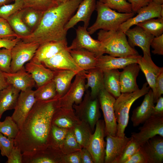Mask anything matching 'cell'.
<instances>
[{
    "label": "cell",
    "instance_id": "1",
    "mask_svg": "<svg viewBox=\"0 0 163 163\" xmlns=\"http://www.w3.org/2000/svg\"><path fill=\"white\" fill-rule=\"evenodd\" d=\"M36 101L14 139L23 155H30L51 145L50 131L59 98Z\"/></svg>",
    "mask_w": 163,
    "mask_h": 163
},
{
    "label": "cell",
    "instance_id": "2",
    "mask_svg": "<svg viewBox=\"0 0 163 163\" xmlns=\"http://www.w3.org/2000/svg\"><path fill=\"white\" fill-rule=\"evenodd\" d=\"M82 0H69L59 3L44 12L36 29L28 37L21 39L24 42L38 43L66 40L65 27Z\"/></svg>",
    "mask_w": 163,
    "mask_h": 163
},
{
    "label": "cell",
    "instance_id": "3",
    "mask_svg": "<svg viewBox=\"0 0 163 163\" xmlns=\"http://www.w3.org/2000/svg\"><path fill=\"white\" fill-rule=\"evenodd\" d=\"M97 35L98 40L102 44L104 54L118 57L139 55L129 44L124 32L119 30H100Z\"/></svg>",
    "mask_w": 163,
    "mask_h": 163
},
{
    "label": "cell",
    "instance_id": "4",
    "mask_svg": "<svg viewBox=\"0 0 163 163\" xmlns=\"http://www.w3.org/2000/svg\"><path fill=\"white\" fill-rule=\"evenodd\" d=\"M95 10L97 12L96 21L87 29L90 35L98 30L107 31L118 30L123 23L135 15L133 12H117L98 1L96 2Z\"/></svg>",
    "mask_w": 163,
    "mask_h": 163
},
{
    "label": "cell",
    "instance_id": "5",
    "mask_svg": "<svg viewBox=\"0 0 163 163\" xmlns=\"http://www.w3.org/2000/svg\"><path fill=\"white\" fill-rule=\"evenodd\" d=\"M148 85L145 82L141 89L132 92L121 93L116 98L114 107L117 124V136H125L124 132L128 123L131 107L136 100L148 93L150 88Z\"/></svg>",
    "mask_w": 163,
    "mask_h": 163
},
{
    "label": "cell",
    "instance_id": "6",
    "mask_svg": "<svg viewBox=\"0 0 163 163\" xmlns=\"http://www.w3.org/2000/svg\"><path fill=\"white\" fill-rule=\"evenodd\" d=\"M83 99L78 105L74 104L73 107L77 116L82 121L88 123L92 132L94 130L96 124L101 117L100 105L98 98L92 99L90 91L86 90Z\"/></svg>",
    "mask_w": 163,
    "mask_h": 163
},
{
    "label": "cell",
    "instance_id": "7",
    "mask_svg": "<svg viewBox=\"0 0 163 163\" xmlns=\"http://www.w3.org/2000/svg\"><path fill=\"white\" fill-rule=\"evenodd\" d=\"M86 71L81 70L77 73L73 82L66 93L59 99V107L72 109L73 105H78L83 99L86 91L85 78L84 73Z\"/></svg>",
    "mask_w": 163,
    "mask_h": 163
},
{
    "label": "cell",
    "instance_id": "8",
    "mask_svg": "<svg viewBox=\"0 0 163 163\" xmlns=\"http://www.w3.org/2000/svg\"><path fill=\"white\" fill-rule=\"evenodd\" d=\"M102 110L105 125V135L116 136L117 124L115 114L114 104L116 98L105 89L101 90L97 96Z\"/></svg>",
    "mask_w": 163,
    "mask_h": 163
},
{
    "label": "cell",
    "instance_id": "9",
    "mask_svg": "<svg viewBox=\"0 0 163 163\" xmlns=\"http://www.w3.org/2000/svg\"><path fill=\"white\" fill-rule=\"evenodd\" d=\"M39 46L38 43L24 42L21 39L19 41L11 50V72L17 71L31 60Z\"/></svg>",
    "mask_w": 163,
    "mask_h": 163
},
{
    "label": "cell",
    "instance_id": "10",
    "mask_svg": "<svg viewBox=\"0 0 163 163\" xmlns=\"http://www.w3.org/2000/svg\"><path fill=\"white\" fill-rule=\"evenodd\" d=\"M76 35L71 44L67 47L69 50L85 49L94 53L97 57L104 54L100 41L93 39L87 28L78 26L76 30Z\"/></svg>",
    "mask_w": 163,
    "mask_h": 163
},
{
    "label": "cell",
    "instance_id": "11",
    "mask_svg": "<svg viewBox=\"0 0 163 163\" xmlns=\"http://www.w3.org/2000/svg\"><path fill=\"white\" fill-rule=\"evenodd\" d=\"M105 125L104 120L97 122L87 149L91 153L94 162L104 163L106 142L104 141Z\"/></svg>",
    "mask_w": 163,
    "mask_h": 163
},
{
    "label": "cell",
    "instance_id": "12",
    "mask_svg": "<svg viewBox=\"0 0 163 163\" xmlns=\"http://www.w3.org/2000/svg\"><path fill=\"white\" fill-rule=\"evenodd\" d=\"M139 130L138 133H131V136L140 146L156 135L163 137V117L152 116L143 123Z\"/></svg>",
    "mask_w": 163,
    "mask_h": 163
},
{
    "label": "cell",
    "instance_id": "13",
    "mask_svg": "<svg viewBox=\"0 0 163 163\" xmlns=\"http://www.w3.org/2000/svg\"><path fill=\"white\" fill-rule=\"evenodd\" d=\"M136 15L127 20L120 26L119 29L124 32L134 25L154 18L163 17V5L152 2L139 9Z\"/></svg>",
    "mask_w": 163,
    "mask_h": 163
},
{
    "label": "cell",
    "instance_id": "14",
    "mask_svg": "<svg viewBox=\"0 0 163 163\" xmlns=\"http://www.w3.org/2000/svg\"><path fill=\"white\" fill-rule=\"evenodd\" d=\"M36 101L34 91L32 89L20 92L11 116L19 129Z\"/></svg>",
    "mask_w": 163,
    "mask_h": 163
},
{
    "label": "cell",
    "instance_id": "15",
    "mask_svg": "<svg viewBox=\"0 0 163 163\" xmlns=\"http://www.w3.org/2000/svg\"><path fill=\"white\" fill-rule=\"evenodd\" d=\"M42 63L53 71L66 70L78 72L82 70L75 63L67 48Z\"/></svg>",
    "mask_w": 163,
    "mask_h": 163
},
{
    "label": "cell",
    "instance_id": "16",
    "mask_svg": "<svg viewBox=\"0 0 163 163\" xmlns=\"http://www.w3.org/2000/svg\"><path fill=\"white\" fill-rule=\"evenodd\" d=\"M104 163H114L120 156L131 139L125 136L120 137L107 134Z\"/></svg>",
    "mask_w": 163,
    "mask_h": 163
},
{
    "label": "cell",
    "instance_id": "17",
    "mask_svg": "<svg viewBox=\"0 0 163 163\" xmlns=\"http://www.w3.org/2000/svg\"><path fill=\"white\" fill-rule=\"evenodd\" d=\"M128 37V42L132 48L135 46L140 47L143 53L151 56L150 47L151 42L155 37L140 27L136 25L124 32Z\"/></svg>",
    "mask_w": 163,
    "mask_h": 163
},
{
    "label": "cell",
    "instance_id": "18",
    "mask_svg": "<svg viewBox=\"0 0 163 163\" xmlns=\"http://www.w3.org/2000/svg\"><path fill=\"white\" fill-rule=\"evenodd\" d=\"M96 0H82L78 5L76 13L66 25L65 30L67 31L80 21H82L84 26L87 29L91 15L96 9Z\"/></svg>",
    "mask_w": 163,
    "mask_h": 163
},
{
    "label": "cell",
    "instance_id": "19",
    "mask_svg": "<svg viewBox=\"0 0 163 163\" xmlns=\"http://www.w3.org/2000/svg\"><path fill=\"white\" fill-rule=\"evenodd\" d=\"M148 163L163 162V137L157 135L150 139L140 146Z\"/></svg>",
    "mask_w": 163,
    "mask_h": 163
},
{
    "label": "cell",
    "instance_id": "20",
    "mask_svg": "<svg viewBox=\"0 0 163 163\" xmlns=\"http://www.w3.org/2000/svg\"><path fill=\"white\" fill-rule=\"evenodd\" d=\"M143 53V56H141L138 59L137 63L140 69L144 74L147 83L152 90L153 94L155 92L157 79L163 72V67L156 66L152 60L151 56Z\"/></svg>",
    "mask_w": 163,
    "mask_h": 163
},
{
    "label": "cell",
    "instance_id": "21",
    "mask_svg": "<svg viewBox=\"0 0 163 163\" xmlns=\"http://www.w3.org/2000/svg\"><path fill=\"white\" fill-rule=\"evenodd\" d=\"M140 55L124 57H114L103 55L97 57L96 68L103 72L112 69H123L132 63H137Z\"/></svg>",
    "mask_w": 163,
    "mask_h": 163
},
{
    "label": "cell",
    "instance_id": "22",
    "mask_svg": "<svg viewBox=\"0 0 163 163\" xmlns=\"http://www.w3.org/2000/svg\"><path fill=\"white\" fill-rule=\"evenodd\" d=\"M154 104L153 93L150 88L145 95L141 104L132 112L131 120L133 126L136 127L143 123L152 116Z\"/></svg>",
    "mask_w": 163,
    "mask_h": 163
},
{
    "label": "cell",
    "instance_id": "23",
    "mask_svg": "<svg viewBox=\"0 0 163 163\" xmlns=\"http://www.w3.org/2000/svg\"><path fill=\"white\" fill-rule=\"evenodd\" d=\"M140 69L137 63L130 64L120 72V81L121 93L132 92L139 89L136 78Z\"/></svg>",
    "mask_w": 163,
    "mask_h": 163
},
{
    "label": "cell",
    "instance_id": "24",
    "mask_svg": "<svg viewBox=\"0 0 163 163\" xmlns=\"http://www.w3.org/2000/svg\"><path fill=\"white\" fill-rule=\"evenodd\" d=\"M9 85H11L21 91L32 89L36 85L31 75L25 69L24 66L14 72H3Z\"/></svg>",
    "mask_w": 163,
    "mask_h": 163
},
{
    "label": "cell",
    "instance_id": "25",
    "mask_svg": "<svg viewBox=\"0 0 163 163\" xmlns=\"http://www.w3.org/2000/svg\"><path fill=\"white\" fill-rule=\"evenodd\" d=\"M68 47L66 40L44 43L40 45L31 60L36 62L42 63Z\"/></svg>",
    "mask_w": 163,
    "mask_h": 163
},
{
    "label": "cell",
    "instance_id": "26",
    "mask_svg": "<svg viewBox=\"0 0 163 163\" xmlns=\"http://www.w3.org/2000/svg\"><path fill=\"white\" fill-rule=\"evenodd\" d=\"M24 67L26 71L31 75L37 87L53 78L54 71L47 68L42 63L36 62L31 60Z\"/></svg>",
    "mask_w": 163,
    "mask_h": 163
},
{
    "label": "cell",
    "instance_id": "27",
    "mask_svg": "<svg viewBox=\"0 0 163 163\" xmlns=\"http://www.w3.org/2000/svg\"><path fill=\"white\" fill-rule=\"evenodd\" d=\"M87 83L85 84L86 90L90 88V94L92 99L97 97L100 91L104 89L103 72L96 68L87 71L84 73Z\"/></svg>",
    "mask_w": 163,
    "mask_h": 163
},
{
    "label": "cell",
    "instance_id": "28",
    "mask_svg": "<svg viewBox=\"0 0 163 163\" xmlns=\"http://www.w3.org/2000/svg\"><path fill=\"white\" fill-rule=\"evenodd\" d=\"M78 66L87 71L96 68L97 57L93 53L85 49L69 50Z\"/></svg>",
    "mask_w": 163,
    "mask_h": 163
},
{
    "label": "cell",
    "instance_id": "29",
    "mask_svg": "<svg viewBox=\"0 0 163 163\" xmlns=\"http://www.w3.org/2000/svg\"><path fill=\"white\" fill-rule=\"evenodd\" d=\"M56 147L50 145L30 155H23L22 163H55L59 161Z\"/></svg>",
    "mask_w": 163,
    "mask_h": 163
},
{
    "label": "cell",
    "instance_id": "30",
    "mask_svg": "<svg viewBox=\"0 0 163 163\" xmlns=\"http://www.w3.org/2000/svg\"><path fill=\"white\" fill-rule=\"evenodd\" d=\"M54 71L53 79L55 84L57 95L60 97L67 91L72 84V80L78 72L66 70Z\"/></svg>",
    "mask_w": 163,
    "mask_h": 163
},
{
    "label": "cell",
    "instance_id": "31",
    "mask_svg": "<svg viewBox=\"0 0 163 163\" xmlns=\"http://www.w3.org/2000/svg\"><path fill=\"white\" fill-rule=\"evenodd\" d=\"M21 91L11 85L0 91V115L14 109Z\"/></svg>",
    "mask_w": 163,
    "mask_h": 163
},
{
    "label": "cell",
    "instance_id": "32",
    "mask_svg": "<svg viewBox=\"0 0 163 163\" xmlns=\"http://www.w3.org/2000/svg\"><path fill=\"white\" fill-rule=\"evenodd\" d=\"M120 74L117 69L103 72L104 89L116 98L121 94Z\"/></svg>",
    "mask_w": 163,
    "mask_h": 163
},
{
    "label": "cell",
    "instance_id": "33",
    "mask_svg": "<svg viewBox=\"0 0 163 163\" xmlns=\"http://www.w3.org/2000/svg\"><path fill=\"white\" fill-rule=\"evenodd\" d=\"M22 19L32 33L39 25L44 12L26 7L21 10Z\"/></svg>",
    "mask_w": 163,
    "mask_h": 163
},
{
    "label": "cell",
    "instance_id": "34",
    "mask_svg": "<svg viewBox=\"0 0 163 163\" xmlns=\"http://www.w3.org/2000/svg\"><path fill=\"white\" fill-rule=\"evenodd\" d=\"M21 10L11 16L7 20L14 33L21 39L29 36L32 32L22 19Z\"/></svg>",
    "mask_w": 163,
    "mask_h": 163
},
{
    "label": "cell",
    "instance_id": "35",
    "mask_svg": "<svg viewBox=\"0 0 163 163\" xmlns=\"http://www.w3.org/2000/svg\"><path fill=\"white\" fill-rule=\"evenodd\" d=\"M74 135L78 143L83 148H87L92 135L89 125L81 121L73 127Z\"/></svg>",
    "mask_w": 163,
    "mask_h": 163
},
{
    "label": "cell",
    "instance_id": "36",
    "mask_svg": "<svg viewBox=\"0 0 163 163\" xmlns=\"http://www.w3.org/2000/svg\"><path fill=\"white\" fill-rule=\"evenodd\" d=\"M34 94L36 101H46L58 97L53 79L37 87Z\"/></svg>",
    "mask_w": 163,
    "mask_h": 163
},
{
    "label": "cell",
    "instance_id": "37",
    "mask_svg": "<svg viewBox=\"0 0 163 163\" xmlns=\"http://www.w3.org/2000/svg\"><path fill=\"white\" fill-rule=\"evenodd\" d=\"M136 25L155 37L163 34V17L152 18L138 23Z\"/></svg>",
    "mask_w": 163,
    "mask_h": 163
},
{
    "label": "cell",
    "instance_id": "38",
    "mask_svg": "<svg viewBox=\"0 0 163 163\" xmlns=\"http://www.w3.org/2000/svg\"><path fill=\"white\" fill-rule=\"evenodd\" d=\"M19 130L17 124L11 116H7L4 121H0V133L8 138L14 139Z\"/></svg>",
    "mask_w": 163,
    "mask_h": 163
},
{
    "label": "cell",
    "instance_id": "39",
    "mask_svg": "<svg viewBox=\"0 0 163 163\" xmlns=\"http://www.w3.org/2000/svg\"><path fill=\"white\" fill-rule=\"evenodd\" d=\"M24 8L29 7L44 12L59 3L57 0H23Z\"/></svg>",
    "mask_w": 163,
    "mask_h": 163
},
{
    "label": "cell",
    "instance_id": "40",
    "mask_svg": "<svg viewBox=\"0 0 163 163\" xmlns=\"http://www.w3.org/2000/svg\"><path fill=\"white\" fill-rule=\"evenodd\" d=\"M68 130V129L52 124L50 131L51 145L56 148L62 146Z\"/></svg>",
    "mask_w": 163,
    "mask_h": 163
},
{
    "label": "cell",
    "instance_id": "41",
    "mask_svg": "<svg viewBox=\"0 0 163 163\" xmlns=\"http://www.w3.org/2000/svg\"><path fill=\"white\" fill-rule=\"evenodd\" d=\"M110 8L119 12L129 13L133 12L131 5L126 0H98Z\"/></svg>",
    "mask_w": 163,
    "mask_h": 163
},
{
    "label": "cell",
    "instance_id": "42",
    "mask_svg": "<svg viewBox=\"0 0 163 163\" xmlns=\"http://www.w3.org/2000/svg\"><path fill=\"white\" fill-rule=\"evenodd\" d=\"M140 147V145L131 136V139L114 163H125L139 149Z\"/></svg>",
    "mask_w": 163,
    "mask_h": 163
},
{
    "label": "cell",
    "instance_id": "43",
    "mask_svg": "<svg viewBox=\"0 0 163 163\" xmlns=\"http://www.w3.org/2000/svg\"><path fill=\"white\" fill-rule=\"evenodd\" d=\"M14 3L3 5L0 7V18L7 19L24 8L23 0H14Z\"/></svg>",
    "mask_w": 163,
    "mask_h": 163
},
{
    "label": "cell",
    "instance_id": "44",
    "mask_svg": "<svg viewBox=\"0 0 163 163\" xmlns=\"http://www.w3.org/2000/svg\"><path fill=\"white\" fill-rule=\"evenodd\" d=\"M62 146L69 153L80 151L82 148L77 141L72 129L68 130Z\"/></svg>",
    "mask_w": 163,
    "mask_h": 163
},
{
    "label": "cell",
    "instance_id": "45",
    "mask_svg": "<svg viewBox=\"0 0 163 163\" xmlns=\"http://www.w3.org/2000/svg\"><path fill=\"white\" fill-rule=\"evenodd\" d=\"M57 110L53 115L52 124L63 128H73L76 124L70 118L64 115H60Z\"/></svg>",
    "mask_w": 163,
    "mask_h": 163
},
{
    "label": "cell",
    "instance_id": "46",
    "mask_svg": "<svg viewBox=\"0 0 163 163\" xmlns=\"http://www.w3.org/2000/svg\"><path fill=\"white\" fill-rule=\"evenodd\" d=\"M12 57L11 50L0 49V69L5 72H11Z\"/></svg>",
    "mask_w": 163,
    "mask_h": 163
},
{
    "label": "cell",
    "instance_id": "47",
    "mask_svg": "<svg viewBox=\"0 0 163 163\" xmlns=\"http://www.w3.org/2000/svg\"><path fill=\"white\" fill-rule=\"evenodd\" d=\"M16 37H18L7 20L0 18V38L13 40Z\"/></svg>",
    "mask_w": 163,
    "mask_h": 163
},
{
    "label": "cell",
    "instance_id": "48",
    "mask_svg": "<svg viewBox=\"0 0 163 163\" xmlns=\"http://www.w3.org/2000/svg\"><path fill=\"white\" fill-rule=\"evenodd\" d=\"M14 145V139L8 138L0 133V150L3 156L7 158Z\"/></svg>",
    "mask_w": 163,
    "mask_h": 163
},
{
    "label": "cell",
    "instance_id": "49",
    "mask_svg": "<svg viewBox=\"0 0 163 163\" xmlns=\"http://www.w3.org/2000/svg\"><path fill=\"white\" fill-rule=\"evenodd\" d=\"M150 46L153 49L152 52L154 54L163 55V34L154 37L151 42Z\"/></svg>",
    "mask_w": 163,
    "mask_h": 163
},
{
    "label": "cell",
    "instance_id": "50",
    "mask_svg": "<svg viewBox=\"0 0 163 163\" xmlns=\"http://www.w3.org/2000/svg\"><path fill=\"white\" fill-rule=\"evenodd\" d=\"M7 158L6 163H22L23 155L21 151L14 146Z\"/></svg>",
    "mask_w": 163,
    "mask_h": 163
},
{
    "label": "cell",
    "instance_id": "51",
    "mask_svg": "<svg viewBox=\"0 0 163 163\" xmlns=\"http://www.w3.org/2000/svg\"><path fill=\"white\" fill-rule=\"evenodd\" d=\"M163 94V72L158 77L155 84V91L153 94L154 103H156L158 99Z\"/></svg>",
    "mask_w": 163,
    "mask_h": 163
},
{
    "label": "cell",
    "instance_id": "52",
    "mask_svg": "<svg viewBox=\"0 0 163 163\" xmlns=\"http://www.w3.org/2000/svg\"><path fill=\"white\" fill-rule=\"evenodd\" d=\"M125 163H148V161L140 148Z\"/></svg>",
    "mask_w": 163,
    "mask_h": 163
},
{
    "label": "cell",
    "instance_id": "53",
    "mask_svg": "<svg viewBox=\"0 0 163 163\" xmlns=\"http://www.w3.org/2000/svg\"><path fill=\"white\" fill-rule=\"evenodd\" d=\"M62 159L66 163H82L80 151L68 154L64 156Z\"/></svg>",
    "mask_w": 163,
    "mask_h": 163
},
{
    "label": "cell",
    "instance_id": "54",
    "mask_svg": "<svg viewBox=\"0 0 163 163\" xmlns=\"http://www.w3.org/2000/svg\"><path fill=\"white\" fill-rule=\"evenodd\" d=\"M131 5L132 11L136 14L141 8L147 5L150 2V0H126Z\"/></svg>",
    "mask_w": 163,
    "mask_h": 163
},
{
    "label": "cell",
    "instance_id": "55",
    "mask_svg": "<svg viewBox=\"0 0 163 163\" xmlns=\"http://www.w3.org/2000/svg\"><path fill=\"white\" fill-rule=\"evenodd\" d=\"M156 104L154 106L152 112V116L163 117V97H161L157 100Z\"/></svg>",
    "mask_w": 163,
    "mask_h": 163
},
{
    "label": "cell",
    "instance_id": "56",
    "mask_svg": "<svg viewBox=\"0 0 163 163\" xmlns=\"http://www.w3.org/2000/svg\"><path fill=\"white\" fill-rule=\"evenodd\" d=\"M21 40V39L18 37H16L13 40L0 38V49L1 48H5L11 50Z\"/></svg>",
    "mask_w": 163,
    "mask_h": 163
},
{
    "label": "cell",
    "instance_id": "57",
    "mask_svg": "<svg viewBox=\"0 0 163 163\" xmlns=\"http://www.w3.org/2000/svg\"><path fill=\"white\" fill-rule=\"evenodd\" d=\"M80 153L82 163H94L91 153L87 148H82Z\"/></svg>",
    "mask_w": 163,
    "mask_h": 163
},
{
    "label": "cell",
    "instance_id": "58",
    "mask_svg": "<svg viewBox=\"0 0 163 163\" xmlns=\"http://www.w3.org/2000/svg\"><path fill=\"white\" fill-rule=\"evenodd\" d=\"M9 85L4 76L3 72L0 69V91L6 88Z\"/></svg>",
    "mask_w": 163,
    "mask_h": 163
},
{
    "label": "cell",
    "instance_id": "59",
    "mask_svg": "<svg viewBox=\"0 0 163 163\" xmlns=\"http://www.w3.org/2000/svg\"><path fill=\"white\" fill-rule=\"evenodd\" d=\"M14 0H0V7L2 6L9 4L12 1Z\"/></svg>",
    "mask_w": 163,
    "mask_h": 163
},
{
    "label": "cell",
    "instance_id": "60",
    "mask_svg": "<svg viewBox=\"0 0 163 163\" xmlns=\"http://www.w3.org/2000/svg\"><path fill=\"white\" fill-rule=\"evenodd\" d=\"M152 2L157 4L162 5H163V0H150Z\"/></svg>",
    "mask_w": 163,
    "mask_h": 163
},
{
    "label": "cell",
    "instance_id": "61",
    "mask_svg": "<svg viewBox=\"0 0 163 163\" xmlns=\"http://www.w3.org/2000/svg\"><path fill=\"white\" fill-rule=\"evenodd\" d=\"M69 0H57V1L58 3H60L66 2Z\"/></svg>",
    "mask_w": 163,
    "mask_h": 163
},
{
    "label": "cell",
    "instance_id": "62",
    "mask_svg": "<svg viewBox=\"0 0 163 163\" xmlns=\"http://www.w3.org/2000/svg\"><path fill=\"white\" fill-rule=\"evenodd\" d=\"M2 116L0 115V119L1 117Z\"/></svg>",
    "mask_w": 163,
    "mask_h": 163
}]
</instances>
